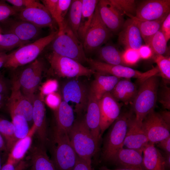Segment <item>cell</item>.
I'll return each instance as SVG.
<instances>
[{"instance_id": "6da1fadb", "label": "cell", "mask_w": 170, "mask_h": 170, "mask_svg": "<svg viewBox=\"0 0 170 170\" xmlns=\"http://www.w3.org/2000/svg\"><path fill=\"white\" fill-rule=\"evenodd\" d=\"M68 135L78 156L91 166V159L98 151L99 143L87 126L84 117L75 121Z\"/></svg>"}, {"instance_id": "7a4b0ae2", "label": "cell", "mask_w": 170, "mask_h": 170, "mask_svg": "<svg viewBox=\"0 0 170 170\" xmlns=\"http://www.w3.org/2000/svg\"><path fill=\"white\" fill-rule=\"evenodd\" d=\"M51 152V160L56 170H73L78 156L71 144L68 133L55 127Z\"/></svg>"}, {"instance_id": "3957f363", "label": "cell", "mask_w": 170, "mask_h": 170, "mask_svg": "<svg viewBox=\"0 0 170 170\" xmlns=\"http://www.w3.org/2000/svg\"><path fill=\"white\" fill-rule=\"evenodd\" d=\"M159 85L158 75L150 77L141 83L132 105L135 119L139 123L141 124L145 116L154 110Z\"/></svg>"}, {"instance_id": "277c9868", "label": "cell", "mask_w": 170, "mask_h": 170, "mask_svg": "<svg viewBox=\"0 0 170 170\" xmlns=\"http://www.w3.org/2000/svg\"><path fill=\"white\" fill-rule=\"evenodd\" d=\"M134 116L132 110L121 113L112 124L102 149V157L105 162H111L117 151L123 147L129 123Z\"/></svg>"}, {"instance_id": "5b68a950", "label": "cell", "mask_w": 170, "mask_h": 170, "mask_svg": "<svg viewBox=\"0 0 170 170\" xmlns=\"http://www.w3.org/2000/svg\"><path fill=\"white\" fill-rule=\"evenodd\" d=\"M58 32V31H53L48 35L21 46L8 54L3 67L14 70L33 62L55 39Z\"/></svg>"}, {"instance_id": "8992f818", "label": "cell", "mask_w": 170, "mask_h": 170, "mask_svg": "<svg viewBox=\"0 0 170 170\" xmlns=\"http://www.w3.org/2000/svg\"><path fill=\"white\" fill-rule=\"evenodd\" d=\"M52 51L80 63L87 62L82 43L76 36L66 21L62 32L50 43Z\"/></svg>"}, {"instance_id": "52a82bcc", "label": "cell", "mask_w": 170, "mask_h": 170, "mask_svg": "<svg viewBox=\"0 0 170 170\" xmlns=\"http://www.w3.org/2000/svg\"><path fill=\"white\" fill-rule=\"evenodd\" d=\"M87 62L91 69L95 71L113 76L120 79L136 78L140 83L150 77L157 75L159 73L157 66L143 72L126 66L110 65L90 58H87Z\"/></svg>"}, {"instance_id": "ba28073f", "label": "cell", "mask_w": 170, "mask_h": 170, "mask_svg": "<svg viewBox=\"0 0 170 170\" xmlns=\"http://www.w3.org/2000/svg\"><path fill=\"white\" fill-rule=\"evenodd\" d=\"M51 70L60 77H73L90 76L95 71L70 58L52 51L48 56Z\"/></svg>"}, {"instance_id": "9c48e42d", "label": "cell", "mask_w": 170, "mask_h": 170, "mask_svg": "<svg viewBox=\"0 0 170 170\" xmlns=\"http://www.w3.org/2000/svg\"><path fill=\"white\" fill-rule=\"evenodd\" d=\"M112 35V33L102 21L96 6L92 22L82 42L85 52L90 53L98 50Z\"/></svg>"}, {"instance_id": "30bf717a", "label": "cell", "mask_w": 170, "mask_h": 170, "mask_svg": "<svg viewBox=\"0 0 170 170\" xmlns=\"http://www.w3.org/2000/svg\"><path fill=\"white\" fill-rule=\"evenodd\" d=\"M44 67L42 61L37 59L23 69L17 80L22 93L32 101L41 82Z\"/></svg>"}, {"instance_id": "8fae6325", "label": "cell", "mask_w": 170, "mask_h": 170, "mask_svg": "<svg viewBox=\"0 0 170 170\" xmlns=\"http://www.w3.org/2000/svg\"><path fill=\"white\" fill-rule=\"evenodd\" d=\"M141 126L149 143L155 144L170 136V124L154 110L145 116Z\"/></svg>"}, {"instance_id": "7c38bea8", "label": "cell", "mask_w": 170, "mask_h": 170, "mask_svg": "<svg viewBox=\"0 0 170 170\" xmlns=\"http://www.w3.org/2000/svg\"><path fill=\"white\" fill-rule=\"evenodd\" d=\"M11 90L6 103L10 115H21L28 122L32 121V101L22 93L17 80L12 81Z\"/></svg>"}, {"instance_id": "4fadbf2b", "label": "cell", "mask_w": 170, "mask_h": 170, "mask_svg": "<svg viewBox=\"0 0 170 170\" xmlns=\"http://www.w3.org/2000/svg\"><path fill=\"white\" fill-rule=\"evenodd\" d=\"M0 26L3 33L13 34L24 41L31 42L41 32L40 28L17 17L8 18L0 22Z\"/></svg>"}, {"instance_id": "5bb4252c", "label": "cell", "mask_w": 170, "mask_h": 170, "mask_svg": "<svg viewBox=\"0 0 170 170\" xmlns=\"http://www.w3.org/2000/svg\"><path fill=\"white\" fill-rule=\"evenodd\" d=\"M170 11V0H145L137 4L135 17L152 20L166 17Z\"/></svg>"}, {"instance_id": "9a60e30c", "label": "cell", "mask_w": 170, "mask_h": 170, "mask_svg": "<svg viewBox=\"0 0 170 170\" xmlns=\"http://www.w3.org/2000/svg\"><path fill=\"white\" fill-rule=\"evenodd\" d=\"M88 93L85 86L81 82L71 80L64 85L62 91L63 101L75 104L74 111L80 114L86 109Z\"/></svg>"}, {"instance_id": "2e32d148", "label": "cell", "mask_w": 170, "mask_h": 170, "mask_svg": "<svg viewBox=\"0 0 170 170\" xmlns=\"http://www.w3.org/2000/svg\"><path fill=\"white\" fill-rule=\"evenodd\" d=\"M122 105L116 100L110 92L105 94L99 100L101 136L120 115Z\"/></svg>"}, {"instance_id": "e0dca14e", "label": "cell", "mask_w": 170, "mask_h": 170, "mask_svg": "<svg viewBox=\"0 0 170 170\" xmlns=\"http://www.w3.org/2000/svg\"><path fill=\"white\" fill-rule=\"evenodd\" d=\"M15 16L39 28L48 27L54 31H58L56 29V22L43 5L40 7L25 8Z\"/></svg>"}, {"instance_id": "ac0fdd59", "label": "cell", "mask_w": 170, "mask_h": 170, "mask_svg": "<svg viewBox=\"0 0 170 170\" xmlns=\"http://www.w3.org/2000/svg\"><path fill=\"white\" fill-rule=\"evenodd\" d=\"M97 7L100 17L112 33H118L124 22L122 15L109 0H99Z\"/></svg>"}, {"instance_id": "d6986e66", "label": "cell", "mask_w": 170, "mask_h": 170, "mask_svg": "<svg viewBox=\"0 0 170 170\" xmlns=\"http://www.w3.org/2000/svg\"><path fill=\"white\" fill-rule=\"evenodd\" d=\"M42 95H35L32 99V121L40 143L45 145L48 140L46 110Z\"/></svg>"}, {"instance_id": "ffe728a7", "label": "cell", "mask_w": 170, "mask_h": 170, "mask_svg": "<svg viewBox=\"0 0 170 170\" xmlns=\"http://www.w3.org/2000/svg\"><path fill=\"white\" fill-rule=\"evenodd\" d=\"M118 34V42L125 49L138 50L142 45V37L139 30L131 18L124 21Z\"/></svg>"}, {"instance_id": "44dd1931", "label": "cell", "mask_w": 170, "mask_h": 170, "mask_svg": "<svg viewBox=\"0 0 170 170\" xmlns=\"http://www.w3.org/2000/svg\"><path fill=\"white\" fill-rule=\"evenodd\" d=\"M99 100L90 90L88 93L87 112L84 119L87 126L96 140L99 144L101 135Z\"/></svg>"}, {"instance_id": "7402d4cb", "label": "cell", "mask_w": 170, "mask_h": 170, "mask_svg": "<svg viewBox=\"0 0 170 170\" xmlns=\"http://www.w3.org/2000/svg\"><path fill=\"white\" fill-rule=\"evenodd\" d=\"M142 154L135 150L123 147L117 151L111 162L120 168L145 170Z\"/></svg>"}, {"instance_id": "603a6c76", "label": "cell", "mask_w": 170, "mask_h": 170, "mask_svg": "<svg viewBox=\"0 0 170 170\" xmlns=\"http://www.w3.org/2000/svg\"><path fill=\"white\" fill-rule=\"evenodd\" d=\"M149 142L148 138L142 128L141 124L136 121L134 116L129 123L124 146L143 153L144 148Z\"/></svg>"}, {"instance_id": "cb8c5ba5", "label": "cell", "mask_w": 170, "mask_h": 170, "mask_svg": "<svg viewBox=\"0 0 170 170\" xmlns=\"http://www.w3.org/2000/svg\"><path fill=\"white\" fill-rule=\"evenodd\" d=\"M138 89L134 83L129 79H120L110 92L118 102L126 105H132Z\"/></svg>"}, {"instance_id": "d4e9b609", "label": "cell", "mask_w": 170, "mask_h": 170, "mask_svg": "<svg viewBox=\"0 0 170 170\" xmlns=\"http://www.w3.org/2000/svg\"><path fill=\"white\" fill-rule=\"evenodd\" d=\"M30 150V170H56L47 154L44 145L40 143L31 147Z\"/></svg>"}, {"instance_id": "484cf974", "label": "cell", "mask_w": 170, "mask_h": 170, "mask_svg": "<svg viewBox=\"0 0 170 170\" xmlns=\"http://www.w3.org/2000/svg\"><path fill=\"white\" fill-rule=\"evenodd\" d=\"M94 74L95 79L90 90L99 100L105 94L110 92L120 79L113 76L97 71Z\"/></svg>"}, {"instance_id": "4316f807", "label": "cell", "mask_w": 170, "mask_h": 170, "mask_svg": "<svg viewBox=\"0 0 170 170\" xmlns=\"http://www.w3.org/2000/svg\"><path fill=\"white\" fill-rule=\"evenodd\" d=\"M35 126L32 125L28 134L17 141L8 153V159L15 164L23 160L27 152L31 147L32 137L36 133Z\"/></svg>"}, {"instance_id": "83f0119b", "label": "cell", "mask_w": 170, "mask_h": 170, "mask_svg": "<svg viewBox=\"0 0 170 170\" xmlns=\"http://www.w3.org/2000/svg\"><path fill=\"white\" fill-rule=\"evenodd\" d=\"M145 170H165L164 156L154 144L148 143L143 151Z\"/></svg>"}, {"instance_id": "f1b7e54d", "label": "cell", "mask_w": 170, "mask_h": 170, "mask_svg": "<svg viewBox=\"0 0 170 170\" xmlns=\"http://www.w3.org/2000/svg\"><path fill=\"white\" fill-rule=\"evenodd\" d=\"M56 125L55 127L68 133L75 122L74 110L69 104L62 101L54 110Z\"/></svg>"}, {"instance_id": "f546056e", "label": "cell", "mask_w": 170, "mask_h": 170, "mask_svg": "<svg viewBox=\"0 0 170 170\" xmlns=\"http://www.w3.org/2000/svg\"><path fill=\"white\" fill-rule=\"evenodd\" d=\"M99 0H82V13L78 35L82 43L90 26Z\"/></svg>"}, {"instance_id": "4dcf8cb0", "label": "cell", "mask_w": 170, "mask_h": 170, "mask_svg": "<svg viewBox=\"0 0 170 170\" xmlns=\"http://www.w3.org/2000/svg\"><path fill=\"white\" fill-rule=\"evenodd\" d=\"M166 17L152 20H142L135 17H132L130 18L137 26L142 38L146 45H148L152 37L160 29Z\"/></svg>"}, {"instance_id": "1f68e13d", "label": "cell", "mask_w": 170, "mask_h": 170, "mask_svg": "<svg viewBox=\"0 0 170 170\" xmlns=\"http://www.w3.org/2000/svg\"><path fill=\"white\" fill-rule=\"evenodd\" d=\"M82 0H72L67 14L68 17L66 18L68 25L78 39V32L82 16Z\"/></svg>"}, {"instance_id": "d6a6232c", "label": "cell", "mask_w": 170, "mask_h": 170, "mask_svg": "<svg viewBox=\"0 0 170 170\" xmlns=\"http://www.w3.org/2000/svg\"><path fill=\"white\" fill-rule=\"evenodd\" d=\"M98 50V56L102 62L112 65H124L122 53L115 46L107 44L101 47Z\"/></svg>"}, {"instance_id": "836d02e7", "label": "cell", "mask_w": 170, "mask_h": 170, "mask_svg": "<svg viewBox=\"0 0 170 170\" xmlns=\"http://www.w3.org/2000/svg\"><path fill=\"white\" fill-rule=\"evenodd\" d=\"M14 130L12 122L0 117V133L5 142L8 153L16 142Z\"/></svg>"}, {"instance_id": "e575fe53", "label": "cell", "mask_w": 170, "mask_h": 170, "mask_svg": "<svg viewBox=\"0 0 170 170\" xmlns=\"http://www.w3.org/2000/svg\"><path fill=\"white\" fill-rule=\"evenodd\" d=\"M31 42L23 41L13 34H0V52H5Z\"/></svg>"}, {"instance_id": "d590c367", "label": "cell", "mask_w": 170, "mask_h": 170, "mask_svg": "<svg viewBox=\"0 0 170 170\" xmlns=\"http://www.w3.org/2000/svg\"><path fill=\"white\" fill-rule=\"evenodd\" d=\"M14 127V136L16 142L23 138L28 134L30 128L28 122L23 116L20 115H10Z\"/></svg>"}, {"instance_id": "8d00e7d4", "label": "cell", "mask_w": 170, "mask_h": 170, "mask_svg": "<svg viewBox=\"0 0 170 170\" xmlns=\"http://www.w3.org/2000/svg\"><path fill=\"white\" fill-rule=\"evenodd\" d=\"M72 0H58L54 20L59 27L58 33L63 30L66 24L67 15Z\"/></svg>"}, {"instance_id": "74e56055", "label": "cell", "mask_w": 170, "mask_h": 170, "mask_svg": "<svg viewBox=\"0 0 170 170\" xmlns=\"http://www.w3.org/2000/svg\"><path fill=\"white\" fill-rule=\"evenodd\" d=\"M167 42L160 29L152 37L148 45L150 48L153 54L164 56L167 50Z\"/></svg>"}, {"instance_id": "f35d334b", "label": "cell", "mask_w": 170, "mask_h": 170, "mask_svg": "<svg viewBox=\"0 0 170 170\" xmlns=\"http://www.w3.org/2000/svg\"><path fill=\"white\" fill-rule=\"evenodd\" d=\"M123 15L124 14L130 18L135 17L137 3L134 0H109Z\"/></svg>"}, {"instance_id": "ab89813d", "label": "cell", "mask_w": 170, "mask_h": 170, "mask_svg": "<svg viewBox=\"0 0 170 170\" xmlns=\"http://www.w3.org/2000/svg\"><path fill=\"white\" fill-rule=\"evenodd\" d=\"M153 57L154 61L157 65L159 73L166 84L170 80V57L157 54H155Z\"/></svg>"}, {"instance_id": "60d3db41", "label": "cell", "mask_w": 170, "mask_h": 170, "mask_svg": "<svg viewBox=\"0 0 170 170\" xmlns=\"http://www.w3.org/2000/svg\"><path fill=\"white\" fill-rule=\"evenodd\" d=\"M123 63L125 66L135 65L140 59L138 50L126 48L122 54Z\"/></svg>"}, {"instance_id": "b9f144b4", "label": "cell", "mask_w": 170, "mask_h": 170, "mask_svg": "<svg viewBox=\"0 0 170 170\" xmlns=\"http://www.w3.org/2000/svg\"><path fill=\"white\" fill-rule=\"evenodd\" d=\"M21 10L7 4L4 1H0V22L12 16H15Z\"/></svg>"}, {"instance_id": "7bdbcfd3", "label": "cell", "mask_w": 170, "mask_h": 170, "mask_svg": "<svg viewBox=\"0 0 170 170\" xmlns=\"http://www.w3.org/2000/svg\"><path fill=\"white\" fill-rule=\"evenodd\" d=\"M6 2L14 7L21 9L26 8L38 7L43 6L38 1L33 0H7Z\"/></svg>"}, {"instance_id": "ee69618b", "label": "cell", "mask_w": 170, "mask_h": 170, "mask_svg": "<svg viewBox=\"0 0 170 170\" xmlns=\"http://www.w3.org/2000/svg\"><path fill=\"white\" fill-rule=\"evenodd\" d=\"M165 83L162 86L159 94V101L163 107L169 110L170 109V89Z\"/></svg>"}, {"instance_id": "f6af8a7d", "label": "cell", "mask_w": 170, "mask_h": 170, "mask_svg": "<svg viewBox=\"0 0 170 170\" xmlns=\"http://www.w3.org/2000/svg\"><path fill=\"white\" fill-rule=\"evenodd\" d=\"M28 165L29 163L26 161L22 160L18 164H15L7 159L1 170H24Z\"/></svg>"}, {"instance_id": "bcb514c9", "label": "cell", "mask_w": 170, "mask_h": 170, "mask_svg": "<svg viewBox=\"0 0 170 170\" xmlns=\"http://www.w3.org/2000/svg\"><path fill=\"white\" fill-rule=\"evenodd\" d=\"M46 101L47 105L54 110L58 107L61 102L60 96L55 92L47 95Z\"/></svg>"}, {"instance_id": "7dc6e473", "label": "cell", "mask_w": 170, "mask_h": 170, "mask_svg": "<svg viewBox=\"0 0 170 170\" xmlns=\"http://www.w3.org/2000/svg\"><path fill=\"white\" fill-rule=\"evenodd\" d=\"M58 83L55 80H50L46 82L43 85L41 90L42 94L47 95L55 92L58 88Z\"/></svg>"}, {"instance_id": "c3c4849f", "label": "cell", "mask_w": 170, "mask_h": 170, "mask_svg": "<svg viewBox=\"0 0 170 170\" xmlns=\"http://www.w3.org/2000/svg\"><path fill=\"white\" fill-rule=\"evenodd\" d=\"M58 1V0H42L43 4L54 19L57 9Z\"/></svg>"}, {"instance_id": "681fc988", "label": "cell", "mask_w": 170, "mask_h": 170, "mask_svg": "<svg viewBox=\"0 0 170 170\" xmlns=\"http://www.w3.org/2000/svg\"><path fill=\"white\" fill-rule=\"evenodd\" d=\"M160 29L167 42L170 38V13L164 20Z\"/></svg>"}, {"instance_id": "f907efd6", "label": "cell", "mask_w": 170, "mask_h": 170, "mask_svg": "<svg viewBox=\"0 0 170 170\" xmlns=\"http://www.w3.org/2000/svg\"><path fill=\"white\" fill-rule=\"evenodd\" d=\"M138 51L140 59H148L153 55L150 48L147 45H142L138 50Z\"/></svg>"}, {"instance_id": "816d5d0a", "label": "cell", "mask_w": 170, "mask_h": 170, "mask_svg": "<svg viewBox=\"0 0 170 170\" xmlns=\"http://www.w3.org/2000/svg\"><path fill=\"white\" fill-rule=\"evenodd\" d=\"M11 89V86L9 82L0 74V94L7 96Z\"/></svg>"}, {"instance_id": "f5cc1de1", "label": "cell", "mask_w": 170, "mask_h": 170, "mask_svg": "<svg viewBox=\"0 0 170 170\" xmlns=\"http://www.w3.org/2000/svg\"><path fill=\"white\" fill-rule=\"evenodd\" d=\"M73 170H93V169L91 166L89 165L85 161L78 156Z\"/></svg>"}, {"instance_id": "db71d44e", "label": "cell", "mask_w": 170, "mask_h": 170, "mask_svg": "<svg viewBox=\"0 0 170 170\" xmlns=\"http://www.w3.org/2000/svg\"><path fill=\"white\" fill-rule=\"evenodd\" d=\"M157 146L166 153H170V136L159 142Z\"/></svg>"}, {"instance_id": "11a10c76", "label": "cell", "mask_w": 170, "mask_h": 170, "mask_svg": "<svg viewBox=\"0 0 170 170\" xmlns=\"http://www.w3.org/2000/svg\"><path fill=\"white\" fill-rule=\"evenodd\" d=\"M163 155L164 158L165 169L169 170L170 168V153L164 152Z\"/></svg>"}, {"instance_id": "9f6ffc18", "label": "cell", "mask_w": 170, "mask_h": 170, "mask_svg": "<svg viewBox=\"0 0 170 170\" xmlns=\"http://www.w3.org/2000/svg\"><path fill=\"white\" fill-rule=\"evenodd\" d=\"M8 54L4 52H0V69L3 67L7 59Z\"/></svg>"}, {"instance_id": "6f0895ef", "label": "cell", "mask_w": 170, "mask_h": 170, "mask_svg": "<svg viewBox=\"0 0 170 170\" xmlns=\"http://www.w3.org/2000/svg\"><path fill=\"white\" fill-rule=\"evenodd\" d=\"M2 151L8 153L5 140L0 133V152Z\"/></svg>"}, {"instance_id": "680465c9", "label": "cell", "mask_w": 170, "mask_h": 170, "mask_svg": "<svg viewBox=\"0 0 170 170\" xmlns=\"http://www.w3.org/2000/svg\"><path fill=\"white\" fill-rule=\"evenodd\" d=\"M164 120L170 124V113L168 111H164L160 113Z\"/></svg>"}, {"instance_id": "91938a15", "label": "cell", "mask_w": 170, "mask_h": 170, "mask_svg": "<svg viewBox=\"0 0 170 170\" xmlns=\"http://www.w3.org/2000/svg\"><path fill=\"white\" fill-rule=\"evenodd\" d=\"M8 99L7 96L0 94V108L2 107L5 103H6Z\"/></svg>"}, {"instance_id": "94428289", "label": "cell", "mask_w": 170, "mask_h": 170, "mask_svg": "<svg viewBox=\"0 0 170 170\" xmlns=\"http://www.w3.org/2000/svg\"><path fill=\"white\" fill-rule=\"evenodd\" d=\"M99 170H137L132 169L118 168L115 169H111L108 168L105 166H103L99 168Z\"/></svg>"}, {"instance_id": "6125c7cd", "label": "cell", "mask_w": 170, "mask_h": 170, "mask_svg": "<svg viewBox=\"0 0 170 170\" xmlns=\"http://www.w3.org/2000/svg\"><path fill=\"white\" fill-rule=\"evenodd\" d=\"M2 160L1 156L0 155V170H1V167H2Z\"/></svg>"}]
</instances>
